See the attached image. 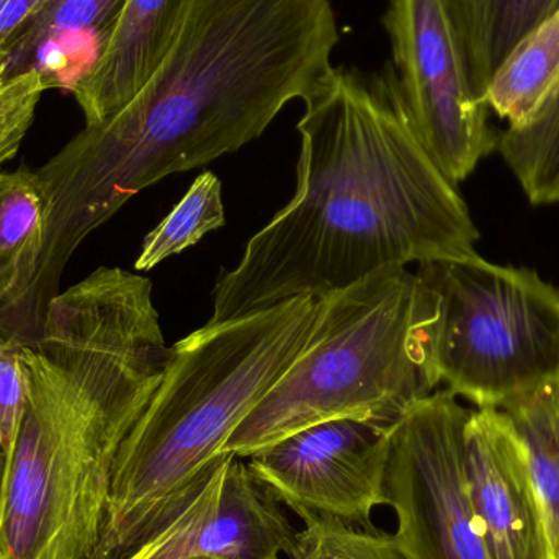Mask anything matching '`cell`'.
<instances>
[{
	"label": "cell",
	"instance_id": "6da1fadb",
	"mask_svg": "<svg viewBox=\"0 0 559 559\" xmlns=\"http://www.w3.org/2000/svg\"><path fill=\"white\" fill-rule=\"evenodd\" d=\"M337 43L332 0H200L141 91L36 170L48 219L16 322L41 328L75 249L136 193L258 140Z\"/></svg>",
	"mask_w": 559,
	"mask_h": 559
},
{
	"label": "cell",
	"instance_id": "7a4b0ae2",
	"mask_svg": "<svg viewBox=\"0 0 559 559\" xmlns=\"http://www.w3.org/2000/svg\"><path fill=\"white\" fill-rule=\"evenodd\" d=\"M302 102L295 197L218 278L206 324L478 254L468 205L414 133L391 62L332 66Z\"/></svg>",
	"mask_w": 559,
	"mask_h": 559
},
{
	"label": "cell",
	"instance_id": "3957f363",
	"mask_svg": "<svg viewBox=\"0 0 559 559\" xmlns=\"http://www.w3.org/2000/svg\"><path fill=\"white\" fill-rule=\"evenodd\" d=\"M170 347L153 283L100 267L23 341L26 397L0 489V559H94L115 460Z\"/></svg>",
	"mask_w": 559,
	"mask_h": 559
},
{
	"label": "cell",
	"instance_id": "277c9868",
	"mask_svg": "<svg viewBox=\"0 0 559 559\" xmlns=\"http://www.w3.org/2000/svg\"><path fill=\"white\" fill-rule=\"evenodd\" d=\"M316 299L197 329L170 347L166 373L124 439L94 559H123L200 491L239 424L308 341Z\"/></svg>",
	"mask_w": 559,
	"mask_h": 559
},
{
	"label": "cell",
	"instance_id": "5b68a950",
	"mask_svg": "<svg viewBox=\"0 0 559 559\" xmlns=\"http://www.w3.org/2000/svg\"><path fill=\"white\" fill-rule=\"evenodd\" d=\"M436 293L388 267L316 299L305 347L223 447L249 459L289 433L335 419L391 427L440 384Z\"/></svg>",
	"mask_w": 559,
	"mask_h": 559
},
{
	"label": "cell",
	"instance_id": "8992f818",
	"mask_svg": "<svg viewBox=\"0 0 559 559\" xmlns=\"http://www.w3.org/2000/svg\"><path fill=\"white\" fill-rule=\"evenodd\" d=\"M436 293L433 365L476 407L504 406L559 383V288L532 269L481 255L417 265Z\"/></svg>",
	"mask_w": 559,
	"mask_h": 559
},
{
	"label": "cell",
	"instance_id": "52a82bcc",
	"mask_svg": "<svg viewBox=\"0 0 559 559\" xmlns=\"http://www.w3.org/2000/svg\"><path fill=\"white\" fill-rule=\"evenodd\" d=\"M469 416L440 390L391 426L384 489L404 559H491L466 478Z\"/></svg>",
	"mask_w": 559,
	"mask_h": 559
},
{
	"label": "cell",
	"instance_id": "ba28073f",
	"mask_svg": "<svg viewBox=\"0 0 559 559\" xmlns=\"http://www.w3.org/2000/svg\"><path fill=\"white\" fill-rule=\"evenodd\" d=\"M401 98L414 133L459 186L498 150L489 108L476 97L440 0H390L384 12Z\"/></svg>",
	"mask_w": 559,
	"mask_h": 559
},
{
	"label": "cell",
	"instance_id": "9c48e42d",
	"mask_svg": "<svg viewBox=\"0 0 559 559\" xmlns=\"http://www.w3.org/2000/svg\"><path fill=\"white\" fill-rule=\"evenodd\" d=\"M390 429L370 420H328L258 450L248 466L299 518L335 519L374 532L371 515L386 506Z\"/></svg>",
	"mask_w": 559,
	"mask_h": 559
},
{
	"label": "cell",
	"instance_id": "30bf717a",
	"mask_svg": "<svg viewBox=\"0 0 559 559\" xmlns=\"http://www.w3.org/2000/svg\"><path fill=\"white\" fill-rule=\"evenodd\" d=\"M248 463L226 455L189 504L123 559L293 558L298 532Z\"/></svg>",
	"mask_w": 559,
	"mask_h": 559
},
{
	"label": "cell",
	"instance_id": "8fae6325",
	"mask_svg": "<svg viewBox=\"0 0 559 559\" xmlns=\"http://www.w3.org/2000/svg\"><path fill=\"white\" fill-rule=\"evenodd\" d=\"M465 466L473 508L491 559H550L540 499L524 445L501 409L472 411Z\"/></svg>",
	"mask_w": 559,
	"mask_h": 559
},
{
	"label": "cell",
	"instance_id": "7c38bea8",
	"mask_svg": "<svg viewBox=\"0 0 559 559\" xmlns=\"http://www.w3.org/2000/svg\"><path fill=\"white\" fill-rule=\"evenodd\" d=\"M200 0H127L100 58L72 91L85 124L120 111L173 51Z\"/></svg>",
	"mask_w": 559,
	"mask_h": 559
},
{
	"label": "cell",
	"instance_id": "4fadbf2b",
	"mask_svg": "<svg viewBox=\"0 0 559 559\" xmlns=\"http://www.w3.org/2000/svg\"><path fill=\"white\" fill-rule=\"evenodd\" d=\"M127 0H48L0 58L5 81L36 72L72 92L107 46Z\"/></svg>",
	"mask_w": 559,
	"mask_h": 559
},
{
	"label": "cell",
	"instance_id": "5bb4252c",
	"mask_svg": "<svg viewBox=\"0 0 559 559\" xmlns=\"http://www.w3.org/2000/svg\"><path fill=\"white\" fill-rule=\"evenodd\" d=\"M476 97L542 23L559 12V0H440Z\"/></svg>",
	"mask_w": 559,
	"mask_h": 559
},
{
	"label": "cell",
	"instance_id": "9a60e30c",
	"mask_svg": "<svg viewBox=\"0 0 559 559\" xmlns=\"http://www.w3.org/2000/svg\"><path fill=\"white\" fill-rule=\"evenodd\" d=\"M46 219L48 203L36 170L0 173V321L7 334L35 274Z\"/></svg>",
	"mask_w": 559,
	"mask_h": 559
},
{
	"label": "cell",
	"instance_id": "2e32d148",
	"mask_svg": "<svg viewBox=\"0 0 559 559\" xmlns=\"http://www.w3.org/2000/svg\"><path fill=\"white\" fill-rule=\"evenodd\" d=\"M524 445L540 499L550 559H559V383L499 407Z\"/></svg>",
	"mask_w": 559,
	"mask_h": 559
},
{
	"label": "cell",
	"instance_id": "e0dca14e",
	"mask_svg": "<svg viewBox=\"0 0 559 559\" xmlns=\"http://www.w3.org/2000/svg\"><path fill=\"white\" fill-rule=\"evenodd\" d=\"M558 82L559 12L506 59L488 85L485 105L509 124H519L542 107Z\"/></svg>",
	"mask_w": 559,
	"mask_h": 559
},
{
	"label": "cell",
	"instance_id": "ac0fdd59",
	"mask_svg": "<svg viewBox=\"0 0 559 559\" xmlns=\"http://www.w3.org/2000/svg\"><path fill=\"white\" fill-rule=\"evenodd\" d=\"M498 151L532 205L559 203V82L532 117L499 134Z\"/></svg>",
	"mask_w": 559,
	"mask_h": 559
},
{
	"label": "cell",
	"instance_id": "d6986e66",
	"mask_svg": "<svg viewBox=\"0 0 559 559\" xmlns=\"http://www.w3.org/2000/svg\"><path fill=\"white\" fill-rule=\"evenodd\" d=\"M225 223L222 182L206 170L197 177L169 215L144 238L134 267L141 272L153 271L160 262L202 241L209 233L223 228Z\"/></svg>",
	"mask_w": 559,
	"mask_h": 559
},
{
	"label": "cell",
	"instance_id": "ffe728a7",
	"mask_svg": "<svg viewBox=\"0 0 559 559\" xmlns=\"http://www.w3.org/2000/svg\"><path fill=\"white\" fill-rule=\"evenodd\" d=\"M292 559H404L393 535L360 531L335 519H302Z\"/></svg>",
	"mask_w": 559,
	"mask_h": 559
},
{
	"label": "cell",
	"instance_id": "44dd1931",
	"mask_svg": "<svg viewBox=\"0 0 559 559\" xmlns=\"http://www.w3.org/2000/svg\"><path fill=\"white\" fill-rule=\"evenodd\" d=\"M45 91L36 72L19 75L0 88V164L15 156Z\"/></svg>",
	"mask_w": 559,
	"mask_h": 559
},
{
	"label": "cell",
	"instance_id": "7402d4cb",
	"mask_svg": "<svg viewBox=\"0 0 559 559\" xmlns=\"http://www.w3.org/2000/svg\"><path fill=\"white\" fill-rule=\"evenodd\" d=\"M25 397L23 341L0 334V443L5 453L12 447Z\"/></svg>",
	"mask_w": 559,
	"mask_h": 559
},
{
	"label": "cell",
	"instance_id": "603a6c76",
	"mask_svg": "<svg viewBox=\"0 0 559 559\" xmlns=\"http://www.w3.org/2000/svg\"><path fill=\"white\" fill-rule=\"evenodd\" d=\"M48 0H0V58Z\"/></svg>",
	"mask_w": 559,
	"mask_h": 559
},
{
	"label": "cell",
	"instance_id": "cb8c5ba5",
	"mask_svg": "<svg viewBox=\"0 0 559 559\" xmlns=\"http://www.w3.org/2000/svg\"><path fill=\"white\" fill-rule=\"evenodd\" d=\"M7 468V453L3 450L2 443H0V489H2L3 485V476H5Z\"/></svg>",
	"mask_w": 559,
	"mask_h": 559
},
{
	"label": "cell",
	"instance_id": "d4e9b609",
	"mask_svg": "<svg viewBox=\"0 0 559 559\" xmlns=\"http://www.w3.org/2000/svg\"><path fill=\"white\" fill-rule=\"evenodd\" d=\"M7 84L5 75H3V69L2 66H0V88L3 87V85Z\"/></svg>",
	"mask_w": 559,
	"mask_h": 559
},
{
	"label": "cell",
	"instance_id": "484cf974",
	"mask_svg": "<svg viewBox=\"0 0 559 559\" xmlns=\"http://www.w3.org/2000/svg\"><path fill=\"white\" fill-rule=\"evenodd\" d=\"M179 559H215V558H206V557H190V558H179Z\"/></svg>",
	"mask_w": 559,
	"mask_h": 559
}]
</instances>
